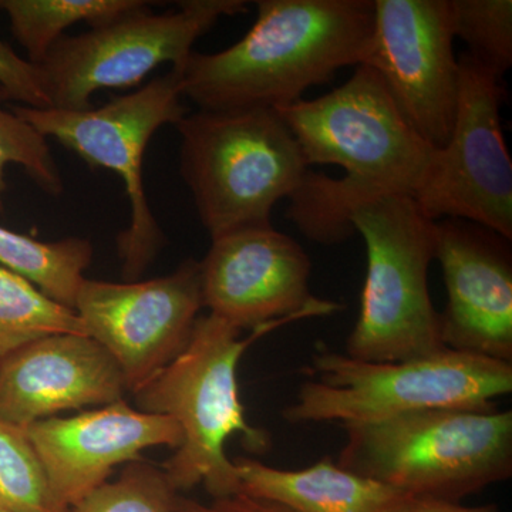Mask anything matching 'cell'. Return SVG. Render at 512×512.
<instances>
[{
	"label": "cell",
	"instance_id": "6da1fadb",
	"mask_svg": "<svg viewBox=\"0 0 512 512\" xmlns=\"http://www.w3.org/2000/svg\"><path fill=\"white\" fill-rule=\"evenodd\" d=\"M247 35L217 53L192 50L181 92L198 110L282 109L365 62L375 0H258Z\"/></svg>",
	"mask_w": 512,
	"mask_h": 512
},
{
	"label": "cell",
	"instance_id": "7a4b0ae2",
	"mask_svg": "<svg viewBox=\"0 0 512 512\" xmlns=\"http://www.w3.org/2000/svg\"><path fill=\"white\" fill-rule=\"evenodd\" d=\"M292 320H279L239 339L241 329L208 313L195 322L187 348L134 394L138 410L173 417L183 443L163 470L177 490L204 484L214 498L241 494L237 467L225 454V443L241 434L251 453L271 447L268 431L251 426L239 400V359L256 339Z\"/></svg>",
	"mask_w": 512,
	"mask_h": 512
},
{
	"label": "cell",
	"instance_id": "3957f363",
	"mask_svg": "<svg viewBox=\"0 0 512 512\" xmlns=\"http://www.w3.org/2000/svg\"><path fill=\"white\" fill-rule=\"evenodd\" d=\"M343 427L336 464L416 500L461 503L512 476L511 410H423Z\"/></svg>",
	"mask_w": 512,
	"mask_h": 512
},
{
	"label": "cell",
	"instance_id": "277c9868",
	"mask_svg": "<svg viewBox=\"0 0 512 512\" xmlns=\"http://www.w3.org/2000/svg\"><path fill=\"white\" fill-rule=\"evenodd\" d=\"M278 111L301 148L306 165H339L345 177H326V192L350 215L359 202L379 195L413 197L434 150L410 127L379 74L356 66L352 77L318 99Z\"/></svg>",
	"mask_w": 512,
	"mask_h": 512
},
{
	"label": "cell",
	"instance_id": "5b68a950",
	"mask_svg": "<svg viewBox=\"0 0 512 512\" xmlns=\"http://www.w3.org/2000/svg\"><path fill=\"white\" fill-rule=\"evenodd\" d=\"M180 171L211 239L271 224L309 167L274 109L198 110L175 124Z\"/></svg>",
	"mask_w": 512,
	"mask_h": 512
},
{
	"label": "cell",
	"instance_id": "8992f818",
	"mask_svg": "<svg viewBox=\"0 0 512 512\" xmlns=\"http://www.w3.org/2000/svg\"><path fill=\"white\" fill-rule=\"evenodd\" d=\"M350 224L365 239L367 269L345 355L394 363L447 349L429 289L436 222L424 217L410 195L389 194L359 202Z\"/></svg>",
	"mask_w": 512,
	"mask_h": 512
},
{
	"label": "cell",
	"instance_id": "52a82bcc",
	"mask_svg": "<svg viewBox=\"0 0 512 512\" xmlns=\"http://www.w3.org/2000/svg\"><path fill=\"white\" fill-rule=\"evenodd\" d=\"M312 366L318 380L302 384L286 407L289 423L348 426L423 410H487L512 392V363L451 349L394 363L322 350Z\"/></svg>",
	"mask_w": 512,
	"mask_h": 512
},
{
	"label": "cell",
	"instance_id": "ba28073f",
	"mask_svg": "<svg viewBox=\"0 0 512 512\" xmlns=\"http://www.w3.org/2000/svg\"><path fill=\"white\" fill-rule=\"evenodd\" d=\"M181 72L171 67L164 76L126 96L90 110L69 111L15 106L12 111L42 136L53 137L92 170L119 174L130 201V224L117 235V251L128 282L144 274L164 247L160 228L144 190V153L158 128L187 116Z\"/></svg>",
	"mask_w": 512,
	"mask_h": 512
},
{
	"label": "cell",
	"instance_id": "9c48e42d",
	"mask_svg": "<svg viewBox=\"0 0 512 512\" xmlns=\"http://www.w3.org/2000/svg\"><path fill=\"white\" fill-rule=\"evenodd\" d=\"M177 10H134L77 36L64 35L36 64L50 109H93L100 90L138 86L160 64H183L194 43L224 16L248 12L244 0H185Z\"/></svg>",
	"mask_w": 512,
	"mask_h": 512
},
{
	"label": "cell",
	"instance_id": "30bf717a",
	"mask_svg": "<svg viewBox=\"0 0 512 512\" xmlns=\"http://www.w3.org/2000/svg\"><path fill=\"white\" fill-rule=\"evenodd\" d=\"M460 83L450 140L434 150L413 195L431 221L476 222L512 239V161L501 128V80L467 53L458 59Z\"/></svg>",
	"mask_w": 512,
	"mask_h": 512
},
{
	"label": "cell",
	"instance_id": "8fae6325",
	"mask_svg": "<svg viewBox=\"0 0 512 512\" xmlns=\"http://www.w3.org/2000/svg\"><path fill=\"white\" fill-rule=\"evenodd\" d=\"M202 308L200 262L194 259L148 281L84 279L74 303L87 335L113 356L131 393L187 348Z\"/></svg>",
	"mask_w": 512,
	"mask_h": 512
},
{
	"label": "cell",
	"instance_id": "7c38bea8",
	"mask_svg": "<svg viewBox=\"0 0 512 512\" xmlns=\"http://www.w3.org/2000/svg\"><path fill=\"white\" fill-rule=\"evenodd\" d=\"M448 0H375L365 62L404 120L429 146L443 148L456 120L460 67Z\"/></svg>",
	"mask_w": 512,
	"mask_h": 512
},
{
	"label": "cell",
	"instance_id": "4fadbf2b",
	"mask_svg": "<svg viewBox=\"0 0 512 512\" xmlns=\"http://www.w3.org/2000/svg\"><path fill=\"white\" fill-rule=\"evenodd\" d=\"M211 242L200 262L202 302L235 328L255 330L342 308L312 295L311 258L272 224L238 229Z\"/></svg>",
	"mask_w": 512,
	"mask_h": 512
},
{
	"label": "cell",
	"instance_id": "5bb4252c",
	"mask_svg": "<svg viewBox=\"0 0 512 512\" xmlns=\"http://www.w3.org/2000/svg\"><path fill=\"white\" fill-rule=\"evenodd\" d=\"M446 284L440 313L447 349L512 363L511 241L476 222L436 221V251Z\"/></svg>",
	"mask_w": 512,
	"mask_h": 512
},
{
	"label": "cell",
	"instance_id": "9a60e30c",
	"mask_svg": "<svg viewBox=\"0 0 512 512\" xmlns=\"http://www.w3.org/2000/svg\"><path fill=\"white\" fill-rule=\"evenodd\" d=\"M64 512L106 483L121 463L141 460L148 447L175 448L183 430L170 416L140 412L124 400L69 419L49 417L26 429Z\"/></svg>",
	"mask_w": 512,
	"mask_h": 512
},
{
	"label": "cell",
	"instance_id": "2e32d148",
	"mask_svg": "<svg viewBox=\"0 0 512 512\" xmlns=\"http://www.w3.org/2000/svg\"><path fill=\"white\" fill-rule=\"evenodd\" d=\"M126 390L116 360L89 335L47 336L0 359V421L20 429L119 402Z\"/></svg>",
	"mask_w": 512,
	"mask_h": 512
},
{
	"label": "cell",
	"instance_id": "e0dca14e",
	"mask_svg": "<svg viewBox=\"0 0 512 512\" xmlns=\"http://www.w3.org/2000/svg\"><path fill=\"white\" fill-rule=\"evenodd\" d=\"M241 493L289 512H410L416 498L352 473L329 457L305 470H281L249 458L235 461Z\"/></svg>",
	"mask_w": 512,
	"mask_h": 512
},
{
	"label": "cell",
	"instance_id": "ac0fdd59",
	"mask_svg": "<svg viewBox=\"0 0 512 512\" xmlns=\"http://www.w3.org/2000/svg\"><path fill=\"white\" fill-rule=\"evenodd\" d=\"M93 254L89 239L43 242L0 227V266L28 279L53 301L70 309H74Z\"/></svg>",
	"mask_w": 512,
	"mask_h": 512
},
{
	"label": "cell",
	"instance_id": "d6986e66",
	"mask_svg": "<svg viewBox=\"0 0 512 512\" xmlns=\"http://www.w3.org/2000/svg\"><path fill=\"white\" fill-rule=\"evenodd\" d=\"M150 5L144 0H0V12L8 15L12 35L29 62L39 64L77 22L97 28Z\"/></svg>",
	"mask_w": 512,
	"mask_h": 512
},
{
	"label": "cell",
	"instance_id": "ffe728a7",
	"mask_svg": "<svg viewBox=\"0 0 512 512\" xmlns=\"http://www.w3.org/2000/svg\"><path fill=\"white\" fill-rule=\"evenodd\" d=\"M63 333L87 335L76 311L0 266V359L36 340Z\"/></svg>",
	"mask_w": 512,
	"mask_h": 512
},
{
	"label": "cell",
	"instance_id": "44dd1931",
	"mask_svg": "<svg viewBox=\"0 0 512 512\" xmlns=\"http://www.w3.org/2000/svg\"><path fill=\"white\" fill-rule=\"evenodd\" d=\"M454 39L466 43L467 55L498 80L512 66L511 0H448Z\"/></svg>",
	"mask_w": 512,
	"mask_h": 512
},
{
	"label": "cell",
	"instance_id": "7402d4cb",
	"mask_svg": "<svg viewBox=\"0 0 512 512\" xmlns=\"http://www.w3.org/2000/svg\"><path fill=\"white\" fill-rule=\"evenodd\" d=\"M0 508L8 512H64L25 429L0 421Z\"/></svg>",
	"mask_w": 512,
	"mask_h": 512
},
{
	"label": "cell",
	"instance_id": "603a6c76",
	"mask_svg": "<svg viewBox=\"0 0 512 512\" xmlns=\"http://www.w3.org/2000/svg\"><path fill=\"white\" fill-rule=\"evenodd\" d=\"M8 93L0 87V214L5 212L8 191L5 171L9 164L20 165L30 180L50 197L64 190L62 174L50 150L47 138L12 110L3 109Z\"/></svg>",
	"mask_w": 512,
	"mask_h": 512
},
{
	"label": "cell",
	"instance_id": "cb8c5ba5",
	"mask_svg": "<svg viewBox=\"0 0 512 512\" xmlns=\"http://www.w3.org/2000/svg\"><path fill=\"white\" fill-rule=\"evenodd\" d=\"M175 497L164 470L138 460L128 463L119 480L101 484L69 512H171Z\"/></svg>",
	"mask_w": 512,
	"mask_h": 512
},
{
	"label": "cell",
	"instance_id": "d4e9b609",
	"mask_svg": "<svg viewBox=\"0 0 512 512\" xmlns=\"http://www.w3.org/2000/svg\"><path fill=\"white\" fill-rule=\"evenodd\" d=\"M0 87L9 100L32 109H50L39 67L20 57L12 47L0 40Z\"/></svg>",
	"mask_w": 512,
	"mask_h": 512
},
{
	"label": "cell",
	"instance_id": "484cf974",
	"mask_svg": "<svg viewBox=\"0 0 512 512\" xmlns=\"http://www.w3.org/2000/svg\"><path fill=\"white\" fill-rule=\"evenodd\" d=\"M171 512H289L269 501L258 500L245 494L214 498L211 504H202L187 498L175 497Z\"/></svg>",
	"mask_w": 512,
	"mask_h": 512
},
{
	"label": "cell",
	"instance_id": "4316f807",
	"mask_svg": "<svg viewBox=\"0 0 512 512\" xmlns=\"http://www.w3.org/2000/svg\"><path fill=\"white\" fill-rule=\"evenodd\" d=\"M410 512H500V510L494 504L481 505V507H466V505L451 503V501L420 498V500H416Z\"/></svg>",
	"mask_w": 512,
	"mask_h": 512
},
{
	"label": "cell",
	"instance_id": "83f0119b",
	"mask_svg": "<svg viewBox=\"0 0 512 512\" xmlns=\"http://www.w3.org/2000/svg\"><path fill=\"white\" fill-rule=\"evenodd\" d=\"M0 512H8V511L2 510V508H0Z\"/></svg>",
	"mask_w": 512,
	"mask_h": 512
}]
</instances>
